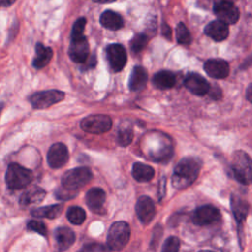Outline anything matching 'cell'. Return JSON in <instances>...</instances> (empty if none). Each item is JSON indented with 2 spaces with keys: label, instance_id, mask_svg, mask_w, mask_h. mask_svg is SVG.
Masks as SVG:
<instances>
[{
  "label": "cell",
  "instance_id": "40",
  "mask_svg": "<svg viewBox=\"0 0 252 252\" xmlns=\"http://www.w3.org/2000/svg\"><path fill=\"white\" fill-rule=\"evenodd\" d=\"M15 2L16 0H0V7H9Z\"/></svg>",
  "mask_w": 252,
  "mask_h": 252
},
{
  "label": "cell",
  "instance_id": "4",
  "mask_svg": "<svg viewBox=\"0 0 252 252\" xmlns=\"http://www.w3.org/2000/svg\"><path fill=\"white\" fill-rule=\"evenodd\" d=\"M93 178V173L89 167L81 166L67 170L62 176V187L78 191L80 188L87 185Z\"/></svg>",
  "mask_w": 252,
  "mask_h": 252
},
{
  "label": "cell",
  "instance_id": "8",
  "mask_svg": "<svg viewBox=\"0 0 252 252\" xmlns=\"http://www.w3.org/2000/svg\"><path fill=\"white\" fill-rule=\"evenodd\" d=\"M220 219V212L217 207L213 205L201 206L197 208L192 215L193 222L200 226L214 224L218 222Z\"/></svg>",
  "mask_w": 252,
  "mask_h": 252
},
{
  "label": "cell",
  "instance_id": "21",
  "mask_svg": "<svg viewBox=\"0 0 252 252\" xmlns=\"http://www.w3.org/2000/svg\"><path fill=\"white\" fill-rule=\"evenodd\" d=\"M148 81L147 70L142 66H135L129 78V89L133 92L142 91Z\"/></svg>",
  "mask_w": 252,
  "mask_h": 252
},
{
  "label": "cell",
  "instance_id": "43",
  "mask_svg": "<svg viewBox=\"0 0 252 252\" xmlns=\"http://www.w3.org/2000/svg\"><path fill=\"white\" fill-rule=\"evenodd\" d=\"M199 252H214V251H211V250H201Z\"/></svg>",
  "mask_w": 252,
  "mask_h": 252
},
{
  "label": "cell",
  "instance_id": "27",
  "mask_svg": "<svg viewBox=\"0 0 252 252\" xmlns=\"http://www.w3.org/2000/svg\"><path fill=\"white\" fill-rule=\"evenodd\" d=\"M66 217L71 223L79 225L82 224L86 220V213L80 207H71L67 210Z\"/></svg>",
  "mask_w": 252,
  "mask_h": 252
},
{
  "label": "cell",
  "instance_id": "17",
  "mask_svg": "<svg viewBox=\"0 0 252 252\" xmlns=\"http://www.w3.org/2000/svg\"><path fill=\"white\" fill-rule=\"evenodd\" d=\"M105 192L98 187L91 188L86 194V203L90 210H92L95 214H103L104 207L103 204L105 202Z\"/></svg>",
  "mask_w": 252,
  "mask_h": 252
},
{
  "label": "cell",
  "instance_id": "3",
  "mask_svg": "<svg viewBox=\"0 0 252 252\" xmlns=\"http://www.w3.org/2000/svg\"><path fill=\"white\" fill-rule=\"evenodd\" d=\"M33 178L32 170L16 163H10L6 171V184L11 190H19L28 186Z\"/></svg>",
  "mask_w": 252,
  "mask_h": 252
},
{
  "label": "cell",
  "instance_id": "38",
  "mask_svg": "<svg viewBox=\"0 0 252 252\" xmlns=\"http://www.w3.org/2000/svg\"><path fill=\"white\" fill-rule=\"evenodd\" d=\"M208 94H210V95H211L212 97H214L215 99H218V98L220 96V90L216 87V90H213V91L210 90Z\"/></svg>",
  "mask_w": 252,
  "mask_h": 252
},
{
  "label": "cell",
  "instance_id": "41",
  "mask_svg": "<svg viewBox=\"0 0 252 252\" xmlns=\"http://www.w3.org/2000/svg\"><path fill=\"white\" fill-rule=\"evenodd\" d=\"M234 1L235 0H212L214 5H218V4H221V3H234Z\"/></svg>",
  "mask_w": 252,
  "mask_h": 252
},
{
  "label": "cell",
  "instance_id": "32",
  "mask_svg": "<svg viewBox=\"0 0 252 252\" xmlns=\"http://www.w3.org/2000/svg\"><path fill=\"white\" fill-rule=\"evenodd\" d=\"M27 227H28L29 230L34 231V232H36L38 234H41L43 236H45L47 234V228H46L45 224L42 221L35 220H31L30 221H28Z\"/></svg>",
  "mask_w": 252,
  "mask_h": 252
},
{
  "label": "cell",
  "instance_id": "14",
  "mask_svg": "<svg viewBox=\"0 0 252 252\" xmlns=\"http://www.w3.org/2000/svg\"><path fill=\"white\" fill-rule=\"evenodd\" d=\"M214 13L218 20L226 24H235L239 19V10L233 3H221L214 5Z\"/></svg>",
  "mask_w": 252,
  "mask_h": 252
},
{
  "label": "cell",
  "instance_id": "29",
  "mask_svg": "<svg viewBox=\"0 0 252 252\" xmlns=\"http://www.w3.org/2000/svg\"><path fill=\"white\" fill-rule=\"evenodd\" d=\"M149 40V37L145 33H137L133 36V38L130 41L131 50L135 53L141 52L147 45Z\"/></svg>",
  "mask_w": 252,
  "mask_h": 252
},
{
  "label": "cell",
  "instance_id": "10",
  "mask_svg": "<svg viewBox=\"0 0 252 252\" xmlns=\"http://www.w3.org/2000/svg\"><path fill=\"white\" fill-rule=\"evenodd\" d=\"M68 54L71 60L76 63H85L88 60L90 55V46L85 35L71 37Z\"/></svg>",
  "mask_w": 252,
  "mask_h": 252
},
{
  "label": "cell",
  "instance_id": "18",
  "mask_svg": "<svg viewBox=\"0 0 252 252\" xmlns=\"http://www.w3.org/2000/svg\"><path fill=\"white\" fill-rule=\"evenodd\" d=\"M204 32L207 36L214 39L215 41H222L228 36V33H229L228 25L219 20H215L210 22L205 27Z\"/></svg>",
  "mask_w": 252,
  "mask_h": 252
},
{
  "label": "cell",
  "instance_id": "42",
  "mask_svg": "<svg viewBox=\"0 0 252 252\" xmlns=\"http://www.w3.org/2000/svg\"><path fill=\"white\" fill-rule=\"evenodd\" d=\"M94 2L95 3H98V4H105V3H111V2H114L116 0H93Z\"/></svg>",
  "mask_w": 252,
  "mask_h": 252
},
{
  "label": "cell",
  "instance_id": "24",
  "mask_svg": "<svg viewBox=\"0 0 252 252\" xmlns=\"http://www.w3.org/2000/svg\"><path fill=\"white\" fill-rule=\"evenodd\" d=\"M176 83L175 75L166 70L159 71L155 74L153 77V84L156 88L159 90H168L171 89Z\"/></svg>",
  "mask_w": 252,
  "mask_h": 252
},
{
  "label": "cell",
  "instance_id": "25",
  "mask_svg": "<svg viewBox=\"0 0 252 252\" xmlns=\"http://www.w3.org/2000/svg\"><path fill=\"white\" fill-rule=\"evenodd\" d=\"M132 176L138 182H148L154 178L155 170L146 163L135 162L132 167Z\"/></svg>",
  "mask_w": 252,
  "mask_h": 252
},
{
  "label": "cell",
  "instance_id": "1",
  "mask_svg": "<svg viewBox=\"0 0 252 252\" xmlns=\"http://www.w3.org/2000/svg\"><path fill=\"white\" fill-rule=\"evenodd\" d=\"M202 161L196 157L183 158L174 167L172 173V186L178 190L189 187L199 176Z\"/></svg>",
  "mask_w": 252,
  "mask_h": 252
},
{
  "label": "cell",
  "instance_id": "9",
  "mask_svg": "<svg viewBox=\"0 0 252 252\" xmlns=\"http://www.w3.org/2000/svg\"><path fill=\"white\" fill-rule=\"evenodd\" d=\"M106 59L113 72H120L126 65L127 53L125 48L119 43H112L105 48Z\"/></svg>",
  "mask_w": 252,
  "mask_h": 252
},
{
  "label": "cell",
  "instance_id": "12",
  "mask_svg": "<svg viewBox=\"0 0 252 252\" xmlns=\"http://www.w3.org/2000/svg\"><path fill=\"white\" fill-rule=\"evenodd\" d=\"M69 159L67 147L63 143L53 144L47 152V162L52 168H60L64 166Z\"/></svg>",
  "mask_w": 252,
  "mask_h": 252
},
{
  "label": "cell",
  "instance_id": "36",
  "mask_svg": "<svg viewBox=\"0 0 252 252\" xmlns=\"http://www.w3.org/2000/svg\"><path fill=\"white\" fill-rule=\"evenodd\" d=\"M161 32H162V35H163L166 39H168V40L171 39L172 31H171V28H170L167 24H165V23L162 24V26H161Z\"/></svg>",
  "mask_w": 252,
  "mask_h": 252
},
{
  "label": "cell",
  "instance_id": "16",
  "mask_svg": "<svg viewBox=\"0 0 252 252\" xmlns=\"http://www.w3.org/2000/svg\"><path fill=\"white\" fill-rule=\"evenodd\" d=\"M204 70L214 79H223L229 74V65L223 59L212 58L204 63Z\"/></svg>",
  "mask_w": 252,
  "mask_h": 252
},
{
  "label": "cell",
  "instance_id": "19",
  "mask_svg": "<svg viewBox=\"0 0 252 252\" xmlns=\"http://www.w3.org/2000/svg\"><path fill=\"white\" fill-rule=\"evenodd\" d=\"M54 238L58 251L67 250L75 241V233L72 229L66 226L57 227L54 231Z\"/></svg>",
  "mask_w": 252,
  "mask_h": 252
},
{
  "label": "cell",
  "instance_id": "13",
  "mask_svg": "<svg viewBox=\"0 0 252 252\" xmlns=\"http://www.w3.org/2000/svg\"><path fill=\"white\" fill-rule=\"evenodd\" d=\"M136 214L143 224H149L156 216L154 201L148 196H141L136 203Z\"/></svg>",
  "mask_w": 252,
  "mask_h": 252
},
{
  "label": "cell",
  "instance_id": "20",
  "mask_svg": "<svg viewBox=\"0 0 252 252\" xmlns=\"http://www.w3.org/2000/svg\"><path fill=\"white\" fill-rule=\"evenodd\" d=\"M45 195L46 193L42 188L38 186H32L30 189H27L21 195L19 203L22 207L36 205V204H39L41 201H43Z\"/></svg>",
  "mask_w": 252,
  "mask_h": 252
},
{
  "label": "cell",
  "instance_id": "11",
  "mask_svg": "<svg viewBox=\"0 0 252 252\" xmlns=\"http://www.w3.org/2000/svg\"><path fill=\"white\" fill-rule=\"evenodd\" d=\"M230 207L231 211L233 213V216L235 218V220L237 222L238 226V233H239V238L241 241V238L243 237V232H242V226L243 222L246 220V217L248 215V210H249V205L246 200L242 199L238 195H231L230 197Z\"/></svg>",
  "mask_w": 252,
  "mask_h": 252
},
{
  "label": "cell",
  "instance_id": "6",
  "mask_svg": "<svg viewBox=\"0 0 252 252\" xmlns=\"http://www.w3.org/2000/svg\"><path fill=\"white\" fill-rule=\"evenodd\" d=\"M65 93L59 90H46L33 93L30 97L29 101L32 106L35 109H44L49 106L56 104L63 100Z\"/></svg>",
  "mask_w": 252,
  "mask_h": 252
},
{
  "label": "cell",
  "instance_id": "7",
  "mask_svg": "<svg viewBox=\"0 0 252 252\" xmlns=\"http://www.w3.org/2000/svg\"><path fill=\"white\" fill-rule=\"evenodd\" d=\"M80 126L85 132L91 134H102L110 130L112 120L105 114H91L82 119Z\"/></svg>",
  "mask_w": 252,
  "mask_h": 252
},
{
  "label": "cell",
  "instance_id": "35",
  "mask_svg": "<svg viewBox=\"0 0 252 252\" xmlns=\"http://www.w3.org/2000/svg\"><path fill=\"white\" fill-rule=\"evenodd\" d=\"M76 195H77V191H71V190H68L64 187L58 188L55 191L56 198L60 199V200H69V199L74 198Z\"/></svg>",
  "mask_w": 252,
  "mask_h": 252
},
{
  "label": "cell",
  "instance_id": "23",
  "mask_svg": "<svg viewBox=\"0 0 252 252\" xmlns=\"http://www.w3.org/2000/svg\"><path fill=\"white\" fill-rule=\"evenodd\" d=\"M52 49L50 47L44 46L42 43L38 42L35 45V55L32 61V66L35 69L44 68L52 58Z\"/></svg>",
  "mask_w": 252,
  "mask_h": 252
},
{
  "label": "cell",
  "instance_id": "34",
  "mask_svg": "<svg viewBox=\"0 0 252 252\" xmlns=\"http://www.w3.org/2000/svg\"><path fill=\"white\" fill-rule=\"evenodd\" d=\"M77 252H110V249L100 243H88Z\"/></svg>",
  "mask_w": 252,
  "mask_h": 252
},
{
  "label": "cell",
  "instance_id": "39",
  "mask_svg": "<svg viewBox=\"0 0 252 252\" xmlns=\"http://www.w3.org/2000/svg\"><path fill=\"white\" fill-rule=\"evenodd\" d=\"M245 95H246L247 100L252 103V83L248 86V88H247V90H246Z\"/></svg>",
  "mask_w": 252,
  "mask_h": 252
},
{
  "label": "cell",
  "instance_id": "28",
  "mask_svg": "<svg viewBox=\"0 0 252 252\" xmlns=\"http://www.w3.org/2000/svg\"><path fill=\"white\" fill-rule=\"evenodd\" d=\"M175 33H176V39L179 44L187 45L191 43V34L186 26L183 23H178L175 29Z\"/></svg>",
  "mask_w": 252,
  "mask_h": 252
},
{
  "label": "cell",
  "instance_id": "5",
  "mask_svg": "<svg viewBox=\"0 0 252 252\" xmlns=\"http://www.w3.org/2000/svg\"><path fill=\"white\" fill-rule=\"evenodd\" d=\"M130 226L125 221L114 222L107 233V246L110 250L120 251L128 243L130 239Z\"/></svg>",
  "mask_w": 252,
  "mask_h": 252
},
{
  "label": "cell",
  "instance_id": "22",
  "mask_svg": "<svg viewBox=\"0 0 252 252\" xmlns=\"http://www.w3.org/2000/svg\"><path fill=\"white\" fill-rule=\"evenodd\" d=\"M99 22L102 27H104L105 29L110 30V31L120 30L124 25L122 17L118 13L111 11V10L104 11L100 15Z\"/></svg>",
  "mask_w": 252,
  "mask_h": 252
},
{
  "label": "cell",
  "instance_id": "26",
  "mask_svg": "<svg viewBox=\"0 0 252 252\" xmlns=\"http://www.w3.org/2000/svg\"><path fill=\"white\" fill-rule=\"evenodd\" d=\"M63 211V206L60 204L49 205L46 207L36 208L32 211V216L35 218H46V219H56L61 215Z\"/></svg>",
  "mask_w": 252,
  "mask_h": 252
},
{
  "label": "cell",
  "instance_id": "2",
  "mask_svg": "<svg viewBox=\"0 0 252 252\" xmlns=\"http://www.w3.org/2000/svg\"><path fill=\"white\" fill-rule=\"evenodd\" d=\"M231 171L234 178L243 185L252 183V159L241 150L235 151L231 156Z\"/></svg>",
  "mask_w": 252,
  "mask_h": 252
},
{
  "label": "cell",
  "instance_id": "31",
  "mask_svg": "<svg viewBox=\"0 0 252 252\" xmlns=\"http://www.w3.org/2000/svg\"><path fill=\"white\" fill-rule=\"evenodd\" d=\"M180 246L179 239L176 236H169L163 243L161 252H178Z\"/></svg>",
  "mask_w": 252,
  "mask_h": 252
},
{
  "label": "cell",
  "instance_id": "33",
  "mask_svg": "<svg viewBox=\"0 0 252 252\" xmlns=\"http://www.w3.org/2000/svg\"><path fill=\"white\" fill-rule=\"evenodd\" d=\"M86 18L81 17L79 18L73 25L72 32H71V37H78V36H83L84 35V31L86 27Z\"/></svg>",
  "mask_w": 252,
  "mask_h": 252
},
{
  "label": "cell",
  "instance_id": "30",
  "mask_svg": "<svg viewBox=\"0 0 252 252\" xmlns=\"http://www.w3.org/2000/svg\"><path fill=\"white\" fill-rule=\"evenodd\" d=\"M133 131L130 128H123L118 131L117 144L121 147H127L133 140Z\"/></svg>",
  "mask_w": 252,
  "mask_h": 252
},
{
  "label": "cell",
  "instance_id": "15",
  "mask_svg": "<svg viewBox=\"0 0 252 252\" xmlns=\"http://www.w3.org/2000/svg\"><path fill=\"white\" fill-rule=\"evenodd\" d=\"M184 85L189 92L200 96L208 94L211 88L207 80L197 73H189L184 80Z\"/></svg>",
  "mask_w": 252,
  "mask_h": 252
},
{
  "label": "cell",
  "instance_id": "37",
  "mask_svg": "<svg viewBox=\"0 0 252 252\" xmlns=\"http://www.w3.org/2000/svg\"><path fill=\"white\" fill-rule=\"evenodd\" d=\"M159 190H158V196H159V199H161L164 194H165V178H162L160 181H159Z\"/></svg>",
  "mask_w": 252,
  "mask_h": 252
}]
</instances>
